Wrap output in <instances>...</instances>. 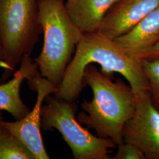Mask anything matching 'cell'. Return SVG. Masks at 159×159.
<instances>
[{"label":"cell","instance_id":"cell-1","mask_svg":"<svg viewBox=\"0 0 159 159\" xmlns=\"http://www.w3.org/2000/svg\"><path fill=\"white\" fill-rule=\"evenodd\" d=\"M92 63L99 64L102 73L108 76L114 73L122 75L129 83L136 97H150L149 85L142 60L131 55L114 40L98 30L84 33L54 96L59 99L75 101L84 88V69Z\"/></svg>","mask_w":159,"mask_h":159},{"label":"cell","instance_id":"cell-7","mask_svg":"<svg viewBox=\"0 0 159 159\" xmlns=\"http://www.w3.org/2000/svg\"><path fill=\"white\" fill-rule=\"evenodd\" d=\"M124 142L139 148L146 159H159V111L150 97H136L134 116L126 121L122 130Z\"/></svg>","mask_w":159,"mask_h":159},{"label":"cell","instance_id":"cell-11","mask_svg":"<svg viewBox=\"0 0 159 159\" xmlns=\"http://www.w3.org/2000/svg\"><path fill=\"white\" fill-rule=\"evenodd\" d=\"M114 40L134 56L157 44L159 43V7L129 32Z\"/></svg>","mask_w":159,"mask_h":159},{"label":"cell","instance_id":"cell-17","mask_svg":"<svg viewBox=\"0 0 159 159\" xmlns=\"http://www.w3.org/2000/svg\"><path fill=\"white\" fill-rule=\"evenodd\" d=\"M3 61H4V56H3V51L2 47L0 45V67L2 68V65H3Z\"/></svg>","mask_w":159,"mask_h":159},{"label":"cell","instance_id":"cell-8","mask_svg":"<svg viewBox=\"0 0 159 159\" xmlns=\"http://www.w3.org/2000/svg\"><path fill=\"white\" fill-rule=\"evenodd\" d=\"M159 7V0H120L107 13L98 31L115 40Z\"/></svg>","mask_w":159,"mask_h":159},{"label":"cell","instance_id":"cell-6","mask_svg":"<svg viewBox=\"0 0 159 159\" xmlns=\"http://www.w3.org/2000/svg\"><path fill=\"white\" fill-rule=\"evenodd\" d=\"M27 83L32 90L37 93L34 108L22 119L14 122L4 121L3 124L11 134L26 146L35 159H49L40 132L41 108L46 97L54 94L57 88L40 72L27 80Z\"/></svg>","mask_w":159,"mask_h":159},{"label":"cell","instance_id":"cell-2","mask_svg":"<svg viewBox=\"0 0 159 159\" xmlns=\"http://www.w3.org/2000/svg\"><path fill=\"white\" fill-rule=\"evenodd\" d=\"M83 83L84 87L91 88L93 98L82 102L84 111L78 114V121L96 131L97 136L110 139L117 146L124 143L123 127L136 108V97L130 85L120 79L114 82L92 64L84 69Z\"/></svg>","mask_w":159,"mask_h":159},{"label":"cell","instance_id":"cell-14","mask_svg":"<svg viewBox=\"0 0 159 159\" xmlns=\"http://www.w3.org/2000/svg\"><path fill=\"white\" fill-rule=\"evenodd\" d=\"M118 150L114 156V159H146L142 151L136 146L123 143L117 145Z\"/></svg>","mask_w":159,"mask_h":159},{"label":"cell","instance_id":"cell-16","mask_svg":"<svg viewBox=\"0 0 159 159\" xmlns=\"http://www.w3.org/2000/svg\"><path fill=\"white\" fill-rule=\"evenodd\" d=\"M4 121L1 111H0V140L10 134L9 131L3 124Z\"/></svg>","mask_w":159,"mask_h":159},{"label":"cell","instance_id":"cell-15","mask_svg":"<svg viewBox=\"0 0 159 159\" xmlns=\"http://www.w3.org/2000/svg\"><path fill=\"white\" fill-rule=\"evenodd\" d=\"M134 57L140 59H156L159 58V43L147 51L137 55Z\"/></svg>","mask_w":159,"mask_h":159},{"label":"cell","instance_id":"cell-9","mask_svg":"<svg viewBox=\"0 0 159 159\" xmlns=\"http://www.w3.org/2000/svg\"><path fill=\"white\" fill-rule=\"evenodd\" d=\"M39 72L37 64L30 55L23 57L14 77L0 85V111H7L16 120L22 119L28 114L30 110L21 98L20 87L24 80L30 79Z\"/></svg>","mask_w":159,"mask_h":159},{"label":"cell","instance_id":"cell-4","mask_svg":"<svg viewBox=\"0 0 159 159\" xmlns=\"http://www.w3.org/2000/svg\"><path fill=\"white\" fill-rule=\"evenodd\" d=\"M42 33L38 0H0L1 83L13 74L23 57L31 56Z\"/></svg>","mask_w":159,"mask_h":159},{"label":"cell","instance_id":"cell-3","mask_svg":"<svg viewBox=\"0 0 159 159\" xmlns=\"http://www.w3.org/2000/svg\"><path fill=\"white\" fill-rule=\"evenodd\" d=\"M44 44L34 61L40 74L56 88L84 33L70 20L63 0H38Z\"/></svg>","mask_w":159,"mask_h":159},{"label":"cell","instance_id":"cell-5","mask_svg":"<svg viewBox=\"0 0 159 159\" xmlns=\"http://www.w3.org/2000/svg\"><path fill=\"white\" fill-rule=\"evenodd\" d=\"M46 97L41 108V129H56L72 152L74 159H109L108 150L117 146L110 139L94 136L75 118L77 104L52 96Z\"/></svg>","mask_w":159,"mask_h":159},{"label":"cell","instance_id":"cell-12","mask_svg":"<svg viewBox=\"0 0 159 159\" xmlns=\"http://www.w3.org/2000/svg\"><path fill=\"white\" fill-rule=\"evenodd\" d=\"M0 159H35L26 146L10 133L0 140Z\"/></svg>","mask_w":159,"mask_h":159},{"label":"cell","instance_id":"cell-10","mask_svg":"<svg viewBox=\"0 0 159 159\" xmlns=\"http://www.w3.org/2000/svg\"><path fill=\"white\" fill-rule=\"evenodd\" d=\"M120 0H66V11L83 33L98 30L109 11Z\"/></svg>","mask_w":159,"mask_h":159},{"label":"cell","instance_id":"cell-13","mask_svg":"<svg viewBox=\"0 0 159 159\" xmlns=\"http://www.w3.org/2000/svg\"><path fill=\"white\" fill-rule=\"evenodd\" d=\"M141 60L148 83L150 101L159 111V58Z\"/></svg>","mask_w":159,"mask_h":159}]
</instances>
